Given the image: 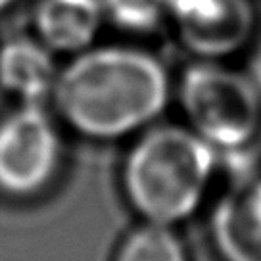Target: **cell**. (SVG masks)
<instances>
[{"label": "cell", "mask_w": 261, "mask_h": 261, "mask_svg": "<svg viewBox=\"0 0 261 261\" xmlns=\"http://www.w3.org/2000/svg\"><path fill=\"white\" fill-rule=\"evenodd\" d=\"M177 92L188 127L215 150H240L261 135L259 89L227 62L194 60Z\"/></svg>", "instance_id": "3957f363"}, {"label": "cell", "mask_w": 261, "mask_h": 261, "mask_svg": "<svg viewBox=\"0 0 261 261\" xmlns=\"http://www.w3.org/2000/svg\"><path fill=\"white\" fill-rule=\"evenodd\" d=\"M114 261H188V253L169 225L146 221L123 240Z\"/></svg>", "instance_id": "9c48e42d"}, {"label": "cell", "mask_w": 261, "mask_h": 261, "mask_svg": "<svg viewBox=\"0 0 261 261\" xmlns=\"http://www.w3.org/2000/svg\"><path fill=\"white\" fill-rule=\"evenodd\" d=\"M12 2H16V0H0V12H2V10L8 8V6L12 4Z\"/></svg>", "instance_id": "7c38bea8"}, {"label": "cell", "mask_w": 261, "mask_h": 261, "mask_svg": "<svg viewBox=\"0 0 261 261\" xmlns=\"http://www.w3.org/2000/svg\"><path fill=\"white\" fill-rule=\"evenodd\" d=\"M171 79L160 58L135 46H89L64 65L54 102L83 135L115 139L152 123L165 110Z\"/></svg>", "instance_id": "6da1fadb"}, {"label": "cell", "mask_w": 261, "mask_h": 261, "mask_svg": "<svg viewBox=\"0 0 261 261\" xmlns=\"http://www.w3.org/2000/svg\"><path fill=\"white\" fill-rule=\"evenodd\" d=\"M62 144L41 104L23 102L0 119V192L33 196L48 187L60 167Z\"/></svg>", "instance_id": "277c9868"}, {"label": "cell", "mask_w": 261, "mask_h": 261, "mask_svg": "<svg viewBox=\"0 0 261 261\" xmlns=\"http://www.w3.org/2000/svg\"><path fill=\"white\" fill-rule=\"evenodd\" d=\"M171 0H102L106 21L130 35H152L167 27Z\"/></svg>", "instance_id": "30bf717a"}, {"label": "cell", "mask_w": 261, "mask_h": 261, "mask_svg": "<svg viewBox=\"0 0 261 261\" xmlns=\"http://www.w3.org/2000/svg\"><path fill=\"white\" fill-rule=\"evenodd\" d=\"M217 150L190 127L146 130L127 155L123 187L130 205L148 221L175 225L200 207L212 185Z\"/></svg>", "instance_id": "7a4b0ae2"}, {"label": "cell", "mask_w": 261, "mask_h": 261, "mask_svg": "<svg viewBox=\"0 0 261 261\" xmlns=\"http://www.w3.org/2000/svg\"><path fill=\"white\" fill-rule=\"evenodd\" d=\"M104 21L102 0H39L33 14L37 39L64 54L92 46Z\"/></svg>", "instance_id": "52a82bcc"}, {"label": "cell", "mask_w": 261, "mask_h": 261, "mask_svg": "<svg viewBox=\"0 0 261 261\" xmlns=\"http://www.w3.org/2000/svg\"><path fill=\"white\" fill-rule=\"evenodd\" d=\"M58 75L54 52L39 39L14 37L0 46V85L21 102L42 104L52 96Z\"/></svg>", "instance_id": "ba28073f"}, {"label": "cell", "mask_w": 261, "mask_h": 261, "mask_svg": "<svg viewBox=\"0 0 261 261\" xmlns=\"http://www.w3.org/2000/svg\"><path fill=\"white\" fill-rule=\"evenodd\" d=\"M167 27L194 60L227 62L253 42L259 12L253 0H171Z\"/></svg>", "instance_id": "5b68a950"}, {"label": "cell", "mask_w": 261, "mask_h": 261, "mask_svg": "<svg viewBox=\"0 0 261 261\" xmlns=\"http://www.w3.org/2000/svg\"><path fill=\"white\" fill-rule=\"evenodd\" d=\"M210 237L223 261H261V177H250L219 198Z\"/></svg>", "instance_id": "8992f818"}, {"label": "cell", "mask_w": 261, "mask_h": 261, "mask_svg": "<svg viewBox=\"0 0 261 261\" xmlns=\"http://www.w3.org/2000/svg\"><path fill=\"white\" fill-rule=\"evenodd\" d=\"M250 75L253 77V81H255V85H257V89H259V92H261V50L257 52V56L253 58Z\"/></svg>", "instance_id": "8fae6325"}]
</instances>
